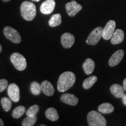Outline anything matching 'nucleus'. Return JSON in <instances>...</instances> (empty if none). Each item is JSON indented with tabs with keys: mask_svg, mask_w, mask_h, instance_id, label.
Segmentation results:
<instances>
[{
	"mask_svg": "<svg viewBox=\"0 0 126 126\" xmlns=\"http://www.w3.org/2000/svg\"><path fill=\"white\" fill-rule=\"evenodd\" d=\"M76 77L73 72L66 71L61 74L57 82V89L59 92H64L74 85Z\"/></svg>",
	"mask_w": 126,
	"mask_h": 126,
	"instance_id": "f257e3e1",
	"label": "nucleus"
},
{
	"mask_svg": "<svg viewBox=\"0 0 126 126\" xmlns=\"http://www.w3.org/2000/svg\"><path fill=\"white\" fill-rule=\"evenodd\" d=\"M20 14L22 18L28 21H31L36 15L35 5L29 1H24L20 5Z\"/></svg>",
	"mask_w": 126,
	"mask_h": 126,
	"instance_id": "f03ea898",
	"label": "nucleus"
},
{
	"mask_svg": "<svg viewBox=\"0 0 126 126\" xmlns=\"http://www.w3.org/2000/svg\"><path fill=\"white\" fill-rule=\"evenodd\" d=\"M88 125L90 126H106V120L105 118L96 111L92 110L87 116Z\"/></svg>",
	"mask_w": 126,
	"mask_h": 126,
	"instance_id": "7ed1b4c3",
	"label": "nucleus"
},
{
	"mask_svg": "<svg viewBox=\"0 0 126 126\" xmlns=\"http://www.w3.org/2000/svg\"><path fill=\"white\" fill-rule=\"evenodd\" d=\"M11 63L17 70L23 71L27 67V63L24 56L18 53H14L10 57Z\"/></svg>",
	"mask_w": 126,
	"mask_h": 126,
	"instance_id": "20e7f679",
	"label": "nucleus"
},
{
	"mask_svg": "<svg viewBox=\"0 0 126 126\" xmlns=\"http://www.w3.org/2000/svg\"><path fill=\"white\" fill-rule=\"evenodd\" d=\"M103 29L101 26H98L93 30L88 36L86 42L88 45H96L102 37Z\"/></svg>",
	"mask_w": 126,
	"mask_h": 126,
	"instance_id": "39448f33",
	"label": "nucleus"
},
{
	"mask_svg": "<svg viewBox=\"0 0 126 126\" xmlns=\"http://www.w3.org/2000/svg\"><path fill=\"white\" fill-rule=\"evenodd\" d=\"M3 32L6 38L13 43L18 44L21 42V37L19 33L14 28L10 26H5L3 30Z\"/></svg>",
	"mask_w": 126,
	"mask_h": 126,
	"instance_id": "423d86ee",
	"label": "nucleus"
},
{
	"mask_svg": "<svg viewBox=\"0 0 126 126\" xmlns=\"http://www.w3.org/2000/svg\"><path fill=\"white\" fill-rule=\"evenodd\" d=\"M115 28H116V22L113 20H109L103 29L102 37L106 40L111 39L116 31Z\"/></svg>",
	"mask_w": 126,
	"mask_h": 126,
	"instance_id": "0eeeda50",
	"label": "nucleus"
},
{
	"mask_svg": "<svg viewBox=\"0 0 126 126\" xmlns=\"http://www.w3.org/2000/svg\"><path fill=\"white\" fill-rule=\"evenodd\" d=\"M8 94L9 98L14 102H18L20 100V89L15 83H11L8 86Z\"/></svg>",
	"mask_w": 126,
	"mask_h": 126,
	"instance_id": "6e6552de",
	"label": "nucleus"
},
{
	"mask_svg": "<svg viewBox=\"0 0 126 126\" xmlns=\"http://www.w3.org/2000/svg\"><path fill=\"white\" fill-rule=\"evenodd\" d=\"M82 9V7L81 5L78 4L77 1L74 0L67 3L65 5L66 11L70 16H74Z\"/></svg>",
	"mask_w": 126,
	"mask_h": 126,
	"instance_id": "1a4fd4ad",
	"label": "nucleus"
},
{
	"mask_svg": "<svg viewBox=\"0 0 126 126\" xmlns=\"http://www.w3.org/2000/svg\"><path fill=\"white\" fill-rule=\"evenodd\" d=\"M56 6L54 0H46L40 5V12L43 14H50L54 11Z\"/></svg>",
	"mask_w": 126,
	"mask_h": 126,
	"instance_id": "9d476101",
	"label": "nucleus"
},
{
	"mask_svg": "<svg viewBox=\"0 0 126 126\" xmlns=\"http://www.w3.org/2000/svg\"><path fill=\"white\" fill-rule=\"evenodd\" d=\"M61 42L64 48H69L74 44L75 37L73 34L70 33H65L61 36Z\"/></svg>",
	"mask_w": 126,
	"mask_h": 126,
	"instance_id": "9b49d317",
	"label": "nucleus"
},
{
	"mask_svg": "<svg viewBox=\"0 0 126 126\" xmlns=\"http://www.w3.org/2000/svg\"><path fill=\"white\" fill-rule=\"evenodd\" d=\"M124 51L123 50H119L114 53L109 61V65L110 67H114L118 65L122 60L124 57Z\"/></svg>",
	"mask_w": 126,
	"mask_h": 126,
	"instance_id": "f8f14e48",
	"label": "nucleus"
},
{
	"mask_svg": "<svg viewBox=\"0 0 126 126\" xmlns=\"http://www.w3.org/2000/svg\"><path fill=\"white\" fill-rule=\"evenodd\" d=\"M61 101L67 105L75 106L78 103V99L75 95L70 94H64L61 96Z\"/></svg>",
	"mask_w": 126,
	"mask_h": 126,
	"instance_id": "ddd939ff",
	"label": "nucleus"
},
{
	"mask_svg": "<svg viewBox=\"0 0 126 126\" xmlns=\"http://www.w3.org/2000/svg\"><path fill=\"white\" fill-rule=\"evenodd\" d=\"M40 86L42 92H43V94L46 96H51L54 94L55 91L54 86L50 82L48 81L47 80H45L41 83Z\"/></svg>",
	"mask_w": 126,
	"mask_h": 126,
	"instance_id": "4468645a",
	"label": "nucleus"
},
{
	"mask_svg": "<svg viewBox=\"0 0 126 126\" xmlns=\"http://www.w3.org/2000/svg\"><path fill=\"white\" fill-rule=\"evenodd\" d=\"M110 92L114 96L117 98H120L123 96L124 94V90L123 86H121L120 85L115 83L110 86Z\"/></svg>",
	"mask_w": 126,
	"mask_h": 126,
	"instance_id": "2eb2a0df",
	"label": "nucleus"
},
{
	"mask_svg": "<svg viewBox=\"0 0 126 126\" xmlns=\"http://www.w3.org/2000/svg\"><path fill=\"white\" fill-rule=\"evenodd\" d=\"M124 38V32L122 29H116L111 38V43L112 45H119L123 41Z\"/></svg>",
	"mask_w": 126,
	"mask_h": 126,
	"instance_id": "dca6fc26",
	"label": "nucleus"
},
{
	"mask_svg": "<svg viewBox=\"0 0 126 126\" xmlns=\"http://www.w3.org/2000/svg\"><path fill=\"white\" fill-rule=\"evenodd\" d=\"M83 69L86 75H90L94 72L95 64L94 61L91 59H87L83 64Z\"/></svg>",
	"mask_w": 126,
	"mask_h": 126,
	"instance_id": "f3484780",
	"label": "nucleus"
},
{
	"mask_svg": "<svg viewBox=\"0 0 126 126\" xmlns=\"http://www.w3.org/2000/svg\"><path fill=\"white\" fill-rule=\"evenodd\" d=\"M45 115L47 119L52 121V122H55L59 119V116L57 111L56 109L53 108L47 109L45 112Z\"/></svg>",
	"mask_w": 126,
	"mask_h": 126,
	"instance_id": "a211bd4d",
	"label": "nucleus"
},
{
	"mask_svg": "<svg viewBox=\"0 0 126 126\" xmlns=\"http://www.w3.org/2000/svg\"><path fill=\"white\" fill-rule=\"evenodd\" d=\"M98 110L102 114H109L114 111V107L109 103H104L99 105Z\"/></svg>",
	"mask_w": 126,
	"mask_h": 126,
	"instance_id": "6ab92c4d",
	"label": "nucleus"
},
{
	"mask_svg": "<svg viewBox=\"0 0 126 126\" xmlns=\"http://www.w3.org/2000/svg\"><path fill=\"white\" fill-rule=\"evenodd\" d=\"M62 22L61 15L60 14H56L51 16L48 21V25L51 27H56L59 26Z\"/></svg>",
	"mask_w": 126,
	"mask_h": 126,
	"instance_id": "aec40b11",
	"label": "nucleus"
},
{
	"mask_svg": "<svg viewBox=\"0 0 126 126\" xmlns=\"http://www.w3.org/2000/svg\"><path fill=\"white\" fill-rule=\"evenodd\" d=\"M97 78L96 76H91L88 77V78L85 79L83 81V87L84 89H88L91 88L97 81Z\"/></svg>",
	"mask_w": 126,
	"mask_h": 126,
	"instance_id": "412c9836",
	"label": "nucleus"
},
{
	"mask_svg": "<svg viewBox=\"0 0 126 126\" xmlns=\"http://www.w3.org/2000/svg\"><path fill=\"white\" fill-rule=\"evenodd\" d=\"M25 107L23 106H19L14 109L12 113V117L14 119H19L23 116V114L25 113Z\"/></svg>",
	"mask_w": 126,
	"mask_h": 126,
	"instance_id": "4be33fe9",
	"label": "nucleus"
},
{
	"mask_svg": "<svg viewBox=\"0 0 126 126\" xmlns=\"http://www.w3.org/2000/svg\"><path fill=\"white\" fill-rule=\"evenodd\" d=\"M37 117L35 116H27V117L25 118L22 122V126H33L36 123L37 121Z\"/></svg>",
	"mask_w": 126,
	"mask_h": 126,
	"instance_id": "5701e85b",
	"label": "nucleus"
},
{
	"mask_svg": "<svg viewBox=\"0 0 126 126\" xmlns=\"http://www.w3.org/2000/svg\"><path fill=\"white\" fill-rule=\"evenodd\" d=\"M1 103L2 107L5 111H9L11 110L12 107V102L11 99L8 97H4L1 99Z\"/></svg>",
	"mask_w": 126,
	"mask_h": 126,
	"instance_id": "b1692460",
	"label": "nucleus"
},
{
	"mask_svg": "<svg viewBox=\"0 0 126 126\" xmlns=\"http://www.w3.org/2000/svg\"><path fill=\"white\" fill-rule=\"evenodd\" d=\"M31 91L34 95H39L42 92L40 83L36 81L33 82L31 85Z\"/></svg>",
	"mask_w": 126,
	"mask_h": 126,
	"instance_id": "393cba45",
	"label": "nucleus"
},
{
	"mask_svg": "<svg viewBox=\"0 0 126 126\" xmlns=\"http://www.w3.org/2000/svg\"><path fill=\"white\" fill-rule=\"evenodd\" d=\"M39 111V107L38 105H34L28 109L26 111V114L27 116H35Z\"/></svg>",
	"mask_w": 126,
	"mask_h": 126,
	"instance_id": "a878e982",
	"label": "nucleus"
},
{
	"mask_svg": "<svg viewBox=\"0 0 126 126\" xmlns=\"http://www.w3.org/2000/svg\"><path fill=\"white\" fill-rule=\"evenodd\" d=\"M8 86V82L5 79H0V92H2Z\"/></svg>",
	"mask_w": 126,
	"mask_h": 126,
	"instance_id": "bb28decb",
	"label": "nucleus"
},
{
	"mask_svg": "<svg viewBox=\"0 0 126 126\" xmlns=\"http://www.w3.org/2000/svg\"><path fill=\"white\" fill-rule=\"evenodd\" d=\"M122 102H123V103L126 106V94H124L123 96L122 97Z\"/></svg>",
	"mask_w": 126,
	"mask_h": 126,
	"instance_id": "cd10ccee",
	"label": "nucleus"
},
{
	"mask_svg": "<svg viewBox=\"0 0 126 126\" xmlns=\"http://www.w3.org/2000/svg\"><path fill=\"white\" fill-rule=\"evenodd\" d=\"M123 86L124 90L126 91V78H125L124 79V81H123Z\"/></svg>",
	"mask_w": 126,
	"mask_h": 126,
	"instance_id": "c85d7f7f",
	"label": "nucleus"
},
{
	"mask_svg": "<svg viewBox=\"0 0 126 126\" xmlns=\"http://www.w3.org/2000/svg\"><path fill=\"white\" fill-rule=\"evenodd\" d=\"M4 126V123L3 122L2 119L0 118V126Z\"/></svg>",
	"mask_w": 126,
	"mask_h": 126,
	"instance_id": "c756f323",
	"label": "nucleus"
},
{
	"mask_svg": "<svg viewBox=\"0 0 126 126\" xmlns=\"http://www.w3.org/2000/svg\"><path fill=\"white\" fill-rule=\"evenodd\" d=\"M1 1H2L3 2H9V1H10L11 0H1Z\"/></svg>",
	"mask_w": 126,
	"mask_h": 126,
	"instance_id": "7c9ffc66",
	"label": "nucleus"
},
{
	"mask_svg": "<svg viewBox=\"0 0 126 126\" xmlns=\"http://www.w3.org/2000/svg\"><path fill=\"white\" fill-rule=\"evenodd\" d=\"M2 46L0 45V53H1V52L2 51Z\"/></svg>",
	"mask_w": 126,
	"mask_h": 126,
	"instance_id": "2f4dec72",
	"label": "nucleus"
},
{
	"mask_svg": "<svg viewBox=\"0 0 126 126\" xmlns=\"http://www.w3.org/2000/svg\"><path fill=\"white\" fill-rule=\"evenodd\" d=\"M31 1H35V2H39V1H40V0H31Z\"/></svg>",
	"mask_w": 126,
	"mask_h": 126,
	"instance_id": "473e14b6",
	"label": "nucleus"
},
{
	"mask_svg": "<svg viewBox=\"0 0 126 126\" xmlns=\"http://www.w3.org/2000/svg\"><path fill=\"white\" fill-rule=\"evenodd\" d=\"M41 126H46L45 124H42V125H40Z\"/></svg>",
	"mask_w": 126,
	"mask_h": 126,
	"instance_id": "72a5a7b5",
	"label": "nucleus"
}]
</instances>
